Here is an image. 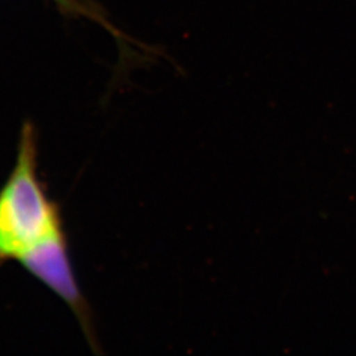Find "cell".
<instances>
[{"mask_svg": "<svg viewBox=\"0 0 356 356\" xmlns=\"http://www.w3.org/2000/svg\"><path fill=\"white\" fill-rule=\"evenodd\" d=\"M65 235L60 207L38 176L36 129L24 123L16 163L0 191V266L31 252L42 243Z\"/></svg>", "mask_w": 356, "mask_h": 356, "instance_id": "cell-1", "label": "cell"}, {"mask_svg": "<svg viewBox=\"0 0 356 356\" xmlns=\"http://www.w3.org/2000/svg\"><path fill=\"white\" fill-rule=\"evenodd\" d=\"M19 263L29 275L58 296L76 316L91 348L99 353L89 304L76 282L66 234L42 243L24 254Z\"/></svg>", "mask_w": 356, "mask_h": 356, "instance_id": "cell-2", "label": "cell"}]
</instances>
